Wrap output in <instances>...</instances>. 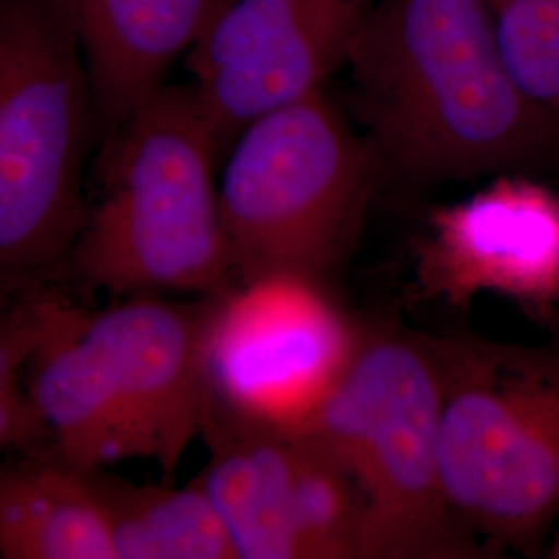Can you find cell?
Wrapping results in <instances>:
<instances>
[{
    "mask_svg": "<svg viewBox=\"0 0 559 559\" xmlns=\"http://www.w3.org/2000/svg\"><path fill=\"white\" fill-rule=\"evenodd\" d=\"M344 67L381 173L477 179L556 150L558 117L514 80L485 0H378Z\"/></svg>",
    "mask_w": 559,
    "mask_h": 559,
    "instance_id": "6da1fadb",
    "label": "cell"
},
{
    "mask_svg": "<svg viewBox=\"0 0 559 559\" xmlns=\"http://www.w3.org/2000/svg\"><path fill=\"white\" fill-rule=\"evenodd\" d=\"M221 154L191 83L164 85L104 135L100 193L67 258L80 282L115 299L233 288Z\"/></svg>",
    "mask_w": 559,
    "mask_h": 559,
    "instance_id": "7a4b0ae2",
    "label": "cell"
},
{
    "mask_svg": "<svg viewBox=\"0 0 559 559\" xmlns=\"http://www.w3.org/2000/svg\"><path fill=\"white\" fill-rule=\"evenodd\" d=\"M441 383L429 338L362 334L357 357L295 429L359 493V559L483 558L450 510L440 466Z\"/></svg>",
    "mask_w": 559,
    "mask_h": 559,
    "instance_id": "3957f363",
    "label": "cell"
},
{
    "mask_svg": "<svg viewBox=\"0 0 559 559\" xmlns=\"http://www.w3.org/2000/svg\"><path fill=\"white\" fill-rule=\"evenodd\" d=\"M100 117L60 0H0V282L69 258L85 221L83 173Z\"/></svg>",
    "mask_w": 559,
    "mask_h": 559,
    "instance_id": "277c9868",
    "label": "cell"
},
{
    "mask_svg": "<svg viewBox=\"0 0 559 559\" xmlns=\"http://www.w3.org/2000/svg\"><path fill=\"white\" fill-rule=\"evenodd\" d=\"M429 344L448 506L475 537L531 547L559 516V353L477 336Z\"/></svg>",
    "mask_w": 559,
    "mask_h": 559,
    "instance_id": "5b68a950",
    "label": "cell"
},
{
    "mask_svg": "<svg viewBox=\"0 0 559 559\" xmlns=\"http://www.w3.org/2000/svg\"><path fill=\"white\" fill-rule=\"evenodd\" d=\"M218 195L235 284L323 282L359 239L381 166L320 90L251 122L226 152Z\"/></svg>",
    "mask_w": 559,
    "mask_h": 559,
    "instance_id": "8992f818",
    "label": "cell"
},
{
    "mask_svg": "<svg viewBox=\"0 0 559 559\" xmlns=\"http://www.w3.org/2000/svg\"><path fill=\"white\" fill-rule=\"evenodd\" d=\"M362 334L318 280L276 274L214 295L205 400L240 420L295 431L357 357Z\"/></svg>",
    "mask_w": 559,
    "mask_h": 559,
    "instance_id": "52a82bcc",
    "label": "cell"
},
{
    "mask_svg": "<svg viewBox=\"0 0 559 559\" xmlns=\"http://www.w3.org/2000/svg\"><path fill=\"white\" fill-rule=\"evenodd\" d=\"M200 438L210 459L195 480L237 559H359V493L313 441L207 400Z\"/></svg>",
    "mask_w": 559,
    "mask_h": 559,
    "instance_id": "ba28073f",
    "label": "cell"
},
{
    "mask_svg": "<svg viewBox=\"0 0 559 559\" xmlns=\"http://www.w3.org/2000/svg\"><path fill=\"white\" fill-rule=\"evenodd\" d=\"M378 0H228L187 55L222 154L255 120L323 90Z\"/></svg>",
    "mask_w": 559,
    "mask_h": 559,
    "instance_id": "9c48e42d",
    "label": "cell"
},
{
    "mask_svg": "<svg viewBox=\"0 0 559 559\" xmlns=\"http://www.w3.org/2000/svg\"><path fill=\"white\" fill-rule=\"evenodd\" d=\"M420 299L468 309L496 295L531 316L559 305V193L501 173L464 200L433 207L415 245Z\"/></svg>",
    "mask_w": 559,
    "mask_h": 559,
    "instance_id": "30bf717a",
    "label": "cell"
},
{
    "mask_svg": "<svg viewBox=\"0 0 559 559\" xmlns=\"http://www.w3.org/2000/svg\"><path fill=\"white\" fill-rule=\"evenodd\" d=\"M212 297L175 302L127 297L85 313L138 454L175 479L191 441L200 436L207 396L205 330Z\"/></svg>",
    "mask_w": 559,
    "mask_h": 559,
    "instance_id": "8fae6325",
    "label": "cell"
},
{
    "mask_svg": "<svg viewBox=\"0 0 559 559\" xmlns=\"http://www.w3.org/2000/svg\"><path fill=\"white\" fill-rule=\"evenodd\" d=\"M87 62L102 138L168 85L228 0H60Z\"/></svg>",
    "mask_w": 559,
    "mask_h": 559,
    "instance_id": "7c38bea8",
    "label": "cell"
},
{
    "mask_svg": "<svg viewBox=\"0 0 559 559\" xmlns=\"http://www.w3.org/2000/svg\"><path fill=\"white\" fill-rule=\"evenodd\" d=\"M85 313L52 293L23 378L40 417L46 450L90 471L140 454L115 385L87 336Z\"/></svg>",
    "mask_w": 559,
    "mask_h": 559,
    "instance_id": "4fadbf2b",
    "label": "cell"
},
{
    "mask_svg": "<svg viewBox=\"0 0 559 559\" xmlns=\"http://www.w3.org/2000/svg\"><path fill=\"white\" fill-rule=\"evenodd\" d=\"M0 558L117 559L90 471L48 450L0 460Z\"/></svg>",
    "mask_w": 559,
    "mask_h": 559,
    "instance_id": "5bb4252c",
    "label": "cell"
},
{
    "mask_svg": "<svg viewBox=\"0 0 559 559\" xmlns=\"http://www.w3.org/2000/svg\"><path fill=\"white\" fill-rule=\"evenodd\" d=\"M117 559H237L200 483H133L90 468Z\"/></svg>",
    "mask_w": 559,
    "mask_h": 559,
    "instance_id": "9a60e30c",
    "label": "cell"
},
{
    "mask_svg": "<svg viewBox=\"0 0 559 559\" xmlns=\"http://www.w3.org/2000/svg\"><path fill=\"white\" fill-rule=\"evenodd\" d=\"M522 92L559 115V0H485Z\"/></svg>",
    "mask_w": 559,
    "mask_h": 559,
    "instance_id": "2e32d148",
    "label": "cell"
},
{
    "mask_svg": "<svg viewBox=\"0 0 559 559\" xmlns=\"http://www.w3.org/2000/svg\"><path fill=\"white\" fill-rule=\"evenodd\" d=\"M52 293L32 295L0 309V381L21 376L34 355Z\"/></svg>",
    "mask_w": 559,
    "mask_h": 559,
    "instance_id": "e0dca14e",
    "label": "cell"
},
{
    "mask_svg": "<svg viewBox=\"0 0 559 559\" xmlns=\"http://www.w3.org/2000/svg\"><path fill=\"white\" fill-rule=\"evenodd\" d=\"M23 373L0 381V460L13 452L46 450L40 417L27 392Z\"/></svg>",
    "mask_w": 559,
    "mask_h": 559,
    "instance_id": "ac0fdd59",
    "label": "cell"
},
{
    "mask_svg": "<svg viewBox=\"0 0 559 559\" xmlns=\"http://www.w3.org/2000/svg\"><path fill=\"white\" fill-rule=\"evenodd\" d=\"M551 558L559 559V535L558 539L554 540V545H551Z\"/></svg>",
    "mask_w": 559,
    "mask_h": 559,
    "instance_id": "d6986e66",
    "label": "cell"
}]
</instances>
